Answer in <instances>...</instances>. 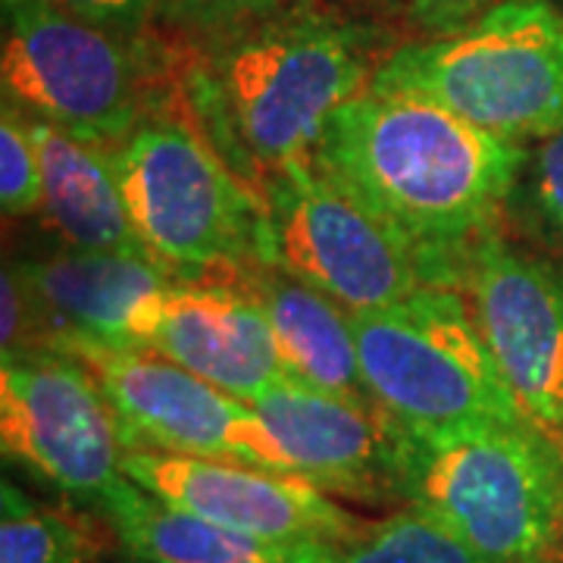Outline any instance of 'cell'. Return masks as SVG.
Here are the masks:
<instances>
[{
	"label": "cell",
	"instance_id": "obj_15",
	"mask_svg": "<svg viewBox=\"0 0 563 563\" xmlns=\"http://www.w3.org/2000/svg\"><path fill=\"white\" fill-rule=\"evenodd\" d=\"M35 307L41 347L60 342L135 344L141 313L179 276L151 254L66 247L13 263Z\"/></svg>",
	"mask_w": 563,
	"mask_h": 563
},
{
	"label": "cell",
	"instance_id": "obj_13",
	"mask_svg": "<svg viewBox=\"0 0 563 563\" xmlns=\"http://www.w3.org/2000/svg\"><path fill=\"white\" fill-rule=\"evenodd\" d=\"M251 407L279 442L295 476L329 495L357 501H404L407 429L373 398H344L282 379Z\"/></svg>",
	"mask_w": 563,
	"mask_h": 563
},
{
	"label": "cell",
	"instance_id": "obj_1",
	"mask_svg": "<svg viewBox=\"0 0 563 563\" xmlns=\"http://www.w3.org/2000/svg\"><path fill=\"white\" fill-rule=\"evenodd\" d=\"M523 157L442 103L369 81L329 120L313 166L413 254L426 285L457 288L466 257L498 235Z\"/></svg>",
	"mask_w": 563,
	"mask_h": 563
},
{
	"label": "cell",
	"instance_id": "obj_8",
	"mask_svg": "<svg viewBox=\"0 0 563 563\" xmlns=\"http://www.w3.org/2000/svg\"><path fill=\"white\" fill-rule=\"evenodd\" d=\"M269 261L347 313H373L417 295L422 273L383 222L313 163L263 179Z\"/></svg>",
	"mask_w": 563,
	"mask_h": 563
},
{
	"label": "cell",
	"instance_id": "obj_20",
	"mask_svg": "<svg viewBox=\"0 0 563 563\" xmlns=\"http://www.w3.org/2000/svg\"><path fill=\"white\" fill-rule=\"evenodd\" d=\"M107 539L98 526L66 507L35 501L3 483L0 563H98Z\"/></svg>",
	"mask_w": 563,
	"mask_h": 563
},
{
	"label": "cell",
	"instance_id": "obj_7",
	"mask_svg": "<svg viewBox=\"0 0 563 563\" xmlns=\"http://www.w3.org/2000/svg\"><path fill=\"white\" fill-rule=\"evenodd\" d=\"M3 103L117 147L141 122L139 60L57 0H3Z\"/></svg>",
	"mask_w": 563,
	"mask_h": 563
},
{
	"label": "cell",
	"instance_id": "obj_9",
	"mask_svg": "<svg viewBox=\"0 0 563 563\" xmlns=\"http://www.w3.org/2000/svg\"><path fill=\"white\" fill-rule=\"evenodd\" d=\"M0 444L63 495L101 507L120 483L125 439L91 369L66 351L3 354Z\"/></svg>",
	"mask_w": 563,
	"mask_h": 563
},
{
	"label": "cell",
	"instance_id": "obj_16",
	"mask_svg": "<svg viewBox=\"0 0 563 563\" xmlns=\"http://www.w3.org/2000/svg\"><path fill=\"white\" fill-rule=\"evenodd\" d=\"M25 122L44 176L41 213L66 247L147 254L129 217L113 147L38 117H25Z\"/></svg>",
	"mask_w": 563,
	"mask_h": 563
},
{
	"label": "cell",
	"instance_id": "obj_5",
	"mask_svg": "<svg viewBox=\"0 0 563 563\" xmlns=\"http://www.w3.org/2000/svg\"><path fill=\"white\" fill-rule=\"evenodd\" d=\"M369 38L335 22L276 20L235 44L217 69V103L261 179L313 163L335 110L369 88Z\"/></svg>",
	"mask_w": 563,
	"mask_h": 563
},
{
	"label": "cell",
	"instance_id": "obj_23",
	"mask_svg": "<svg viewBox=\"0 0 563 563\" xmlns=\"http://www.w3.org/2000/svg\"><path fill=\"white\" fill-rule=\"evenodd\" d=\"M498 0H410V16L435 38L454 35L479 20L485 10H492Z\"/></svg>",
	"mask_w": 563,
	"mask_h": 563
},
{
	"label": "cell",
	"instance_id": "obj_21",
	"mask_svg": "<svg viewBox=\"0 0 563 563\" xmlns=\"http://www.w3.org/2000/svg\"><path fill=\"white\" fill-rule=\"evenodd\" d=\"M507 210L563 251V125L536 141V147H526Z\"/></svg>",
	"mask_w": 563,
	"mask_h": 563
},
{
	"label": "cell",
	"instance_id": "obj_10",
	"mask_svg": "<svg viewBox=\"0 0 563 563\" xmlns=\"http://www.w3.org/2000/svg\"><path fill=\"white\" fill-rule=\"evenodd\" d=\"M54 351H66L91 369L120 417L125 448L291 473L279 442L251 404L203 383L179 363L122 344L60 342Z\"/></svg>",
	"mask_w": 563,
	"mask_h": 563
},
{
	"label": "cell",
	"instance_id": "obj_19",
	"mask_svg": "<svg viewBox=\"0 0 563 563\" xmlns=\"http://www.w3.org/2000/svg\"><path fill=\"white\" fill-rule=\"evenodd\" d=\"M295 563H485L417 504L366 523L342 542L298 544Z\"/></svg>",
	"mask_w": 563,
	"mask_h": 563
},
{
	"label": "cell",
	"instance_id": "obj_24",
	"mask_svg": "<svg viewBox=\"0 0 563 563\" xmlns=\"http://www.w3.org/2000/svg\"><path fill=\"white\" fill-rule=\"evenodd\" d=\"M188 20L203 25H235V22L263 20L282 10L288 0H173Z\"/></svg>",
	"mask_w": 563,
	"mask_h": 563
},
{
	"label": "cell",
	"instance_id": "obj_17",
	"mask_svg": "<svg viewBox=\"0 0 563 563\" xmlns=\"http://www.w3.org/2000/svg\"><path fill=\"white\" fill-rule=\"evenodd\" d=\"M244 288L261 301L273 325L285 376L344 398H369L351 313L322 291L288 276L273 261L242 273Z\"/></svg>",
	"mask_w": 563,
	"mask_h": 563
},
{
	"label": "cell",
	"instance_id": "obj_25",
	"mask_svg": "<svg viewBox=\"0 0 563 563\" xmlns=\"http://www.w3.org/2000/svg\"><path fill=\"white\" fill-rule=\"evenodd\" d=\"M57 3L107 32H132L147 16L154 0H57Z\"/></svg>",
	"mask_w": 563,
	"mask_h": 563
},
{
	"label": "cell",
	"instance_id": "obj_4",
	"mask_svg": "<svg viewBox=\"0 0 563 563\" xmlns=\"http://www.w3.org/2000/svg\"><path fill=\"white\" fill-rule=\"evenodd\" d=\"M113 154L141 244L173 276L242 279L269 261L266 213L198 132L141 120Z\"/></svg>",
	"mask_w": 563,
	"mask_h": 563
},
{
	"label": "cell",
	"instance_id": "obj_14",
	"mask_svg": "<svg viewBox=\"0 0 563 563\" xmlns=\"http://www.w3.org/2000/svg\"><path fill=\"white\" fill-rule=\"evenodd\" d=\"M254 401L285 379L273 325L242 279H179L141 313L135 344Z\"/></svg>",
	"mask_w": 563,
	"mask_h": 563
},
{
	"label": "cell",
	"instance_id": "obj_2",
	"mask_svg": "<svg viewBox=\"0 0 563 563\" xmlns=\"http://www.w3.org/2000/svg\"><path fill=\"white\" fill-rule=\"evenodd\" d=\"M401 495L485 563H563V451L526 420L407 432Z\"/></svg>",
	"mask_w": 563,
	"mask_h": 563
},
{
	"label": "cell",
	"instance_id": "obj_18",
	"mask_svg": "<svg viewBox=\"0 0 563 563\" xmlns=\"http://www.w3.org/2000/svg\"><path fill=\"white\" fill-rule=\"evenodd\" d=\"M120 544L141 563H295V548L251 539L161 501L122 476L101 501Z\"/></svg>",
	"mask_w": 563,
	"mask_h": 563
},
{
	"label": "cell",
	"instance_id": "obj_3",
	"mask_svg": "<svg viewBox=\"0 0 563 563\" xmlns=\"http://www.w3.org/2000/svg\"><path fill=\"white\" fill-rule=\"evenodd\" d=\"M373 85L526 147L563 125V13L548 0H498L454 35L388 54Z\"/></svg>",
	"mask_w": 563,
	"mask_h": 563
},
{
	"label": "cell",
	"instance_id": "obj_12",
	"mask_svg": "<svg viewBox=\"0 0 563 563\" xmlns=\"http://www.w3.org/2000/svg\"><path fill=\"white\" fill-rule=\"evenodd\" d=\"M122 473L161 501L261 542H342L366 523L320 485L251 463L125 448Z\"/></svg>",
	"mask_w": 563,
	"mask_h": 563
},
{
	"label": "cell",
	"instance_id": "obj_22",
	"mask_svg": "<svg viewBox=\"0 0 563 563\" xmlns=\"http://www.w3.org/2000/svg\"><path fill=\"white\" fill-rule=\"evenodd\" d=\"M44 176L35 139L16 107L3 103L0 117V207L7 220L41 213Z\"/></svg>",
	"mask_w": 563,
	"mask_h": 563
},
{
	"label": "cell",
	"instance_id": "obj_11",
	"mask_svg": "<svg viewBox=\"0 0 563 563\" xmlns=\"http://www.w3.org/2000/svg\"><path fill=\"white\" fill-rule=\"evenodd\" d=\"M457 291L529 426L563 451V263L485 239Z\"/></svg>",
	"mask_w": 563,
	"mask_h": 563
},
{
	"label": "cell",
	"instance_id": "obj_6",
	"mask_svg": "<svg viewBox=\"0 0 563 563\" xmlns=\"http://www.w3.org/2000/svg\"><path fill=\"white\" fill-rule=\"evenodd\" d=\"M351 329L369 398L407 432L523 420L457 288L422 285L395 307L351 313Z\"/></svg>",
	"mask_w": 563,
	"mask_h": 563
}]
</instances>
